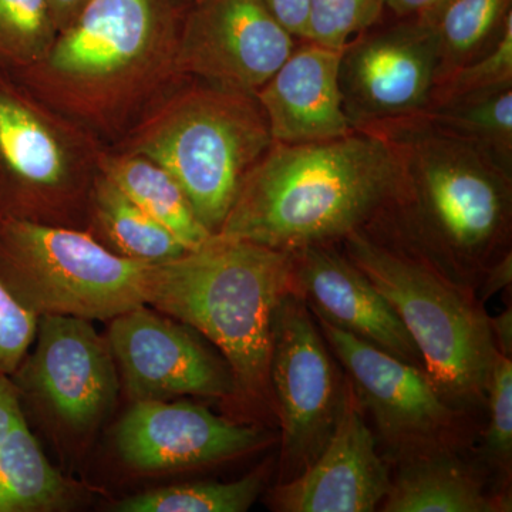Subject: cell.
Here are the masks:
<instances>
[{"label":"cell","mask_w":512,"mask_h":512,"mask_svg":"<svg viewBox=\"0 0 512 512\" xmlns=\"http://www.w3.org/2000/svg\"><path fill=\"white\" fill-rule=\"evenodd\" d=\"M396 183L392 148L376 134L274 143L242 181L217 234L289 252L338 244L386 210Z\"/></svg>","instance_id":"6da1fadb"},{"label":"cell","mask_w":512,"mask_h":512,"mask_svg":"<svg viewBox=\"0 0 512 512\" xmlns=\"http://www.w3.org/2000/svg\"><path fill=\"white\" fill-rule=\"evenodd\" d=\"M370 134L397 164L393 198L376 218L384 227L470 285L510 251L511 174L421 117Z\"/></svg>","instance_id":"7a4b0ae2"},{"label":"cell","mask_w":512,"mask_h":512,"mask_svg":"<svg viewBox=\"0 0 512 512\" xmlns=\"http://www.w3.org/2000/svg\"><path fill=\"white\" fill-rule=\"evenodd\" d=\"M292 292V252L212 234L200 247L151 266L147 305L210 339L237 393L275 413L272 322Z\"/></svg>","instance_id":"3957f363"},{"label":"cell","mask_w":512,"mask_h":512,"mask_svg":"<svg viewBox=\"0 0 512 512\" xmlns=\"http://www.w3.org/2000/svg\"><path fill=\"white\" fill-rule=\"evenodd\" d=\"M340 244L402 319L437 393L468 416L487 403L497 349L471 285L376 220Z\"/></svg>","instance_id":"277c9868"},{"label":"cell","mask_w":512,"mask_h":512,"mask_svg":"<svg viewBox=\"0 0 512 512\" xmlns=\"http://www.w3.org/2000/svg\"><path fill=\"white\" fill-rule=\"evenodd\" d=\"M151 266L72 229L25 220L0 227V279L37 316L107 320L147 305Z\"/></svg>","instance_id":"5b68a950"},{"label":"cell","mask_w":512,"mask_h":512,"mask_svg":"<svg viewBox=\"0 0 512 512\" xmlns=\"http://www.w3.org/2000/svg\"><path fill=\"white\" fill-rule=\"evenodd\" d=\"M272 144L255 96L217 87L185 100L138 153L170 173L198 221L217 234L242 181Z\"/></svg>","instance_id":"8992f818"},{"label":"cell","mask_w":512,"mask_h":512,"mask_svg":"<svg viewBox=\"0 0 512 512\" xmlns=\"http://www.w3.org/2000/svg\"><path fill=\"white\" fill-rule=\"evenodd\" d=\"M269 379L281 426V484L302 474L328 444L348 383L311 309L293 292L275 311Z\"/></svg>","instance_id":"52a82bcc"},{"label":"cell","mask_w":512,"mask_h":512,"mask_svg":"<svg viewBox=\"0 0 512 512\" xmlns=\"http://www.w3.org/2000/svg\"><path fill=\"white\" fill-rule=\"evenodd\" d=\"M315 319L363 409L372 417L390 460L397 463L466 446L468 414L451 407L423 369Z\"/></svg>","instance_id":"ba28073f"},{"label":"cell","mask_w":512,"mask_h":512,"mask_svg":"<svg viewBox=\"0 0 512 512\" xmlns=\"http://www.w3.org/2000/svg\"><path fill=\"white\" fill-rule=\"evenodd\" d=\"M439 76V50L430 22L399 20L366 30L340 57L343 109L356 131L375 133L429 109Z\"/></svg>","instance_id":"9c48e42d"},{"label":"cell","mask_w":512,"mask_h":512,"mask_svg":"<svg viewBox=\"0 0 512 512\" xmlns=\"http://www.w3.org/2000/svg\"><path fill=\"white\" fill-rule=\"evenodd\" d=\"M107 342L133 402L237 393L225 360L205 348L190 330L147 305L111 319Z\"/></svg>","instance_id":"30bf717a"},{"label":"cell","mask_w":512,"mask_h":512,"mask_svg":"<svg viewBox=\"0 0 512 512\" xmlns=\"http://www.w3.org/2000/svg\"><path fill=\"white\" fill-rule=\"evenodd\" d=\"M295 47L262 0H201L188 19L180 63L220 89L255 96Z\"/></svg>","instance_id":"8fae6325"},{"label":"cell","mask_w":512,"mask_h":512,"mask_svg":"<svg viewBox=\"0 0 512 512\" xmlns=\"http://www.w3.org/2000/svg\"><path fill=\"white\" fill-rule=\"evenodd\" d=\"M274 440L271 431L242 426L207 407L167 400L134 402L116 429L119 456L138 471L211 466L245 456Z\"/></svg>","instance_id":"7c38bea8"},{"label":"cell","mask_w":512,"mask_h":512,"mask_svg":"<svg viewBox=\"0 0 512 512\" xmlns=\"http://www.w3.org/2000/svg\"><path fill=\"white\" fill-rule=\"evenodd\" d=\"M392 483L367 414L348 379L338 426L319 457L298 477L276 484L269 507L279 512H373Z\"/></svg>","instance_id":"4fadbf2b"},{"label":"cell","mask_w":512,"mask_h":512,"mask_svg":"<svg viewBox=\"0 0 512 512\" xmlns=\"http://www.w3.org/2000/svg\"><path fill=\"white\" fill-rule=\"evenodd\" d=\"M28 366L30 386L67 426L87 429L110 412L119 376L107 338L90 320L42 315Z\"/></svg>","instance_id":"5bb4252c"},{"label":"cell","mask_w":512,"mask_h":512,"mask_svg":"<svg viewBox=\"0 0 512 512\" xmlns=\"http://www.w3.org/2000/svg\"><path fill=\"white\" fill-rule=\"evenodd\" d=\"M293 293L313 316L424 370L416 343L383 293L335 244L293 251Z\"/></svg>","instance_id":"9a60e30c"},{"label":"cell","mask_w":512,"mask_h":512,"mask_svg":"<svg viewBox=\"0 0 512 512\" xmlns=\"http://www.w3.org/2000/svg\"><path fill=\"white\" fill-rule=\"evenodd\" d=\"M342 52L312 42L295 47L255 93L274 143H319L355 133L340 92Z\"/></svg>","instance_id":"2e32d148"},{"label":"cell","mask_w":512,"mask_h":512,"mask_svg":"<svg viewBox=\"0 0 512 512\" xmlns=\"http://www.w3.org/2000/svg\"><path fill=\"white\" fill-rule=\"evenodd\" d=\"M157 26L156 0H90L50 56L56 72L107 77L137 62Z\"/></svg>","instance_id":"e0dca14e"},{"label":"cell","mask_w":512,"mask_h":512,"mask_svg":"<svg viewBox=\"0 0 512 512\" xmlns=\"http://www.w3.org/2000/svg\"><path fill=\"white\" fill-rule=\"evenodd\" d=\"M383 512H505L511 494L490 490L483 471L460 451H437L397 461Z\"/></svg>","instance_id":"ac0fdd59"},{"label":"cell","mask_w":512,"mask_h":512,"mask_svg":"<svg viewBox=\"0 0 512 512\" xmlns=\"http://www.w3.org/2000/svg\"><path fill=\"white\" fill-rule=\"evenodd\" d=\"M0 171L32 187H55L66 175V158L52 131L5 90H0Z\"/></svg>","instance_id":"d6986e66"},{"label":"cell","mask_w":512,"mask_h":512,"mask_svg":"<svg viewBox=\"0 0 512 512\" xmlns=\"http://www.w3.org/2000/svg\"><path fill=\"white\" fill-rule=\"evenodd\" d=\"M107 180L137 207L164 225L190 251L204 244L211 232L198 221L177 181L148 158L130 157L109 165Z\"/></svg>","instance_id":"ffe728a7"},{"label":"cell","mask_w":512,"mask_h":512,"mask_svg":"<svg viewBox=\"0 0 512 512\" xmlns=\"http://www.w3.org/2000/svg\"><path fill=\"white\" fill-rule=\"evenodd\" d=\"M63 477L50 466L25 419L0 446V512L42 511L66 495Z\"/></svg>","instance_id":"44dd1931"},{"label":"cell","mask_w":512,"mask_h":512,"mask_svg":"<svg viewBox=\"0 0 512 512\" xmlns=\"http://www.w3.org/2000/svg\"><path fill=\"white\" fill-rule=\"evenodd\" d=\"M419 117L476 148L512 175V87L430 107Z\"/></svg>","instance_id":"7402d4cb"},{"label":"cell","mask_w":512,"mask_h":512,"mask_svg":"<svg viewBox=\"0 0 512 512\" xmlns=\"http://www.w3.org/2000/svg\"><path fill=\"white\" fill-rule=\"evenodd\" d=\"M512 0H451L434 18L440 76L487 52L497 42Z\"/></svg>","instance_id":"603a6c76"},{"label":"cell","mask_w":512,"mask_h":512,"mask_svg":"<svg viewBox=\"0 0 512 512\" xmlns=\"http://www.w3.org/2000/svg\"><path fill=\"white\" fill-rule=\"evenodd\" d=\"M271 463L231 483H192L156 488L124 498L117 512H245L264 493Z\"/></svg>","instance_id":"cb8c5ba5"},{"label":"cell","mask_w":512,"mask_h":512,"mask_svg":"<svg viewBox=\"0 0 512 512\" xmlns=\"http://www.w3.org/2000/svg\"><path fill=\"white\" fill-rule=\"evenodd\" d=\"M97 202L101 224L127 258L160 264L188 251L173 232L137 207L107 178L100 185Z\"/></svg>","instance_id":"d4e9b609"},{"label":"cell","mask_w":512,"mask_h":512,"mask_svg":"<svg viewBox=\"0 0 512 512\" xmlns=\"http://www.w3.org/2000/svg\"><path fill=\"white\" fill-rule=\"evenodd\" d=\"M507 87H512V13L487 52L437 80L430 107L485 96Z\"/></svg>","instance_id":"484cf974"},{"label":"cell","mask_w":512,"mask_h":512,"mask_svg":"<svg viewBox=\"0 0 512 512\" xmlns=\"http://www.w3.org/2000/svg\"><path fill=\"white\" fill-rule=\"evenodd\" d=\"M488 424L481 454L485 466L510 487L512 467V359L495 353L487 390Z\"/></svg>","instance_id":"4316f807"},{"label":"cell","mask_w":512,"mask_h":512,"mask_svg":"<svg viewBox=\"0 0 512 512\" xmlns=\"http://www.w3.org/2000/svg\"><path fill=\"white\" fill-rule=\"evenodd\" d=\"M383 12V0H311L306 42L343 50L372 29Z\"/></svg>","instance_id":"83f0119b"},{"label":"cell","mask_w":512,"mask_h":512,"mask_svg":"<svg viewBox=\"0 0 512 512\" xmlns=\"http://www.w3.org/2000/svg\"><path fill=\"white\" fill-rule=\"evenodd\" d=\"M53 28L47 0H0V55L32 59L42 52Z\"/></svg>","instance_id":"f1b7e54d"},{"label":"cell","mask_w":512,"mask_h":512,"mask_svg":"<svg viewBox=\"0 0 512 512\" xmlns=\"http://www.w3.org/2000/svg\"><path fill=\"white\" fill-rule=\"evenodd\" d=\"M39 316L23 306L0 279V375H12L35 342Z\"/></svg>","instance_id":"f546056e"},{"label":"cell","mask_w":512,"mask_h":512,"mask_svg":"<svg viewBox=\"0 0 512 512\" xmlns=\"http://www.w3.org/2000/svg\"><path fill=\"white\" fill-rule=\"evenodd\" d=\"M279 25L295 39L308 40L311 0H262Z\"/></svg>","instance_id":"4dcf8cb0"},{"label":"cell","mask_w":512,"mask_h":512,"mask_svg":"<svg viewBox=\"0 0 512 512\" xmlns=\"http://www.w3.org/2000/svg\"><path fill=\"white\" fill-rule=\"evenodd\" d=\"M451 0H383V10H389L399 20H426L434 18Z\"/></svg>","instance_id":"1f68e13d"},{"label":"cell","mask_w":512,"mask_h":512,"mask_svg":"<svg viewBox=\"0 0 512 512\" xmlns=\"http://www.w3.org/2000/svg\"><path fill=\"white\" fill-rule=\"evenodd\" d=\"M22 419L18 392L10 382L9 376L0 375V446Z\"/></svg>","instance_id":"d6a6232c"},{"label":"cell","mask_w":512,"mask_h":512,"mask_svg":"<svg viewBox=\"0 0 512 512\" xmlns=\"http://www.w3.org/2000/svg\"><path fill=\"white\" fill-rule=\"evenodd\" d=\"M512 282V254L508 251L507 254L501 256L497 262H494L490 268L485 269L483 274V282H481L480 299L481 303H485L495 293L504 291L510 288Z\"/></svg>","instance_id":"836d02e7"},{"label":"cell","mask_w":512,"mask_h":512,"mask_svg":"<svg viewBox=\"0 0 512 512\" xmlns=\"http://www.w3.org/2000/svg\"><path fill=\"white\" fill-rule=\"evenodd\" d=\"M491 335H493L494 346L498 353L512 359V311L500 313L495 318H488Z\"/></svg>","instance_id":"e575fe53"},{"label":"cell","mask_w":512,"mask_h":512,"mask_svg":"<svg viewBox=\"0 0 512 512\" xmlns=\"http://www.w3.org/2000/svg\"><path fill=\"white\" fill-rule=\"evenodd\" d=\"M90 0H47L55 28L66 29Z\"/></svg>","instance_id":"d590c367"}]
</instances>
